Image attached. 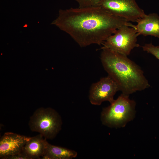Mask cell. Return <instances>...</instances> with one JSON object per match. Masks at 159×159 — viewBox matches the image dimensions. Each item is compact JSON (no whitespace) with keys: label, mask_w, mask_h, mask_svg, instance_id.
<instances>
[{"label":"cell","mask_w":159,"mask_h":159,"mask_svg":"<svg viewBox=\"0 0 159 159\" xmlns=\"http://www.w3.org/2000/svg\"><path fill=\"white\" fill-rule=\"evenodd\" d=\"M78 4L79 7L96 6L97 0H74Z\"/></svg>","instance_id":"cell-13"},{"label":"cell","mask_w":159,"mask_h":159,"mask_svg":"<svg viewBox=\"0 0 159 159\" xmlns=\"http://www.w3.org/2000/svg\"><path fill=\"white\" fill-rule=\"evenodd\" d=\"M118 91L117 85L110 77L108 75L102 77L91 85L89 95L90 102L95 105H100L105 101L111 103L115 100L114 96Z\"/></svg>","instance_id":"cell-7"},{"label":"cell","mask_w":159,"mask_h":159,"mask_svg":"<svg viewBox=\"0 0 159 159\" xmlns=\"http://www.w3.org/2000/svg\"><path fill=\"white\" fill-rule=\"evenodd\" d=\"M62 124L60 115L55 110L41 108L30 117L29 125L32 131L39 132L46 139L51 140L59 132Z\"/></svg>","instance_id":"cell-4"},{"label":"cell","mask_w":159,"mask_h":159,"mask_svg":"<svg viewBox=\"0 0 159 159\" xmlns=\"http://www.w3.org/2000/svg\"><path fill=\"white\" fill-rule=\"evenodd\" d=\"M77 155V152L74 150L48 143L42 159H72L76 158Z\"/></svg>","instance_id":"cell-11"},{"label":"cell","mask_w":159,"mask_h":159,"mask_svg":"<svg viewBox=\"0 0 159 159\" xmlns=\"http://www.w3.org/2000/svg\"><path fill=\"white\" fill-rule=\"evenodd\" d=\"M41 134L30 137L21 152L29 159H40L45 154L48 143Z\"/></svg>","instance_id":"cell-10"},{"label":"cell","mask_w":159,"mask_h":159,"mask_svg":"<svg viewBox=\"0 0 159 159\" xmlns=\"http://www.w3.org/2000/svg\"><path fill=\"white\" fill-rule=\"evenodd\" d=\"M102 65L117 85L122 93L129 95L150 86L141 68L127 56L110 49L102 48Z\"/></svg>","instance_id":"cell-2"},{"label":"cell","mask_w":159,"mask_h":159,"mask_svg":"<svg viewBox=\"0 0 159 159\" xmlns=\"http://www.w3.org/2000/svg\"><path fill=\"white\" fill-rule=\"evenodd\" d=\"M51 24L69 35L82 47L102 44L123 26L135 28V25L97 6L60 9Z\"/></svg>","instance_id":"cell-1"},{"label":"cell","mask_w":159,"mask_h":159,"mask_svg":"<svg viewBox=\"0 0 159 159\" xmlns=\"http://www.w3.org/2000/svg\"><path fill=\"white\" fill-rule=\"evenodd\" d=\"M142 48L144 51L152 54L159 60V46H155L150 43L145 44Z\"/></svg>","instance_id":"cell-12"},{"label":"cell","mask_w":159,"mask_h":159,"mask_svg":"<svg viewBox=\"0 0 159 159\" xmlns=\"http://www.w3.org/2000/svg\"><path fill=\"white\" fill-rule=\"evenodd\" d=\"M110 104L101 113V121L104 125L112 128L124 127L134 118L136 103L129 95L122 93Z\"/></svg>","instance_id":"cell-3"},{"label":"cell","mask_w":159,"mask_h":159,"mask_svg":"<svg viewBox=\"0 0 159 159\" xmlns=\"http://www.w3.org/2000/svg\"><path fill=\"white\" fill-rule=\"evenodd\" d=\"M138 36L135 28L123 26L107 38L102 44V48L107 49L127 56L133 49L140 46L137 42Z\"/></svg>","instance_id":"cell-5"},{"label":"cell","mask_w":159,"mask_h":159,"mask_svg":"<svg viewBox=\"0 0 159 159\" xmlns=\"http://www.w3.org/2000/svg\"><path fill=\"white\" fill-rule=\"evenodd\" d=\"M4 159H29L26 155L21 152L19 153L6 157Z\"/></svg>","instance_id":"cell-14"},{"label":"cell","mask_w":159,"mask_h":159,"mask_svg":"<svg viewBox=\"0 0 159 159\" xmlns=\"http://www.w3.org/2000/svg\"><path fill=\"white\" fill-rule=\"evenodd\" d=\"M30 138L12 132L5 133L0 139V158L21 153Z\"/></svg>","instance_id":"cell-8"},{"label":"cell","mask_w":159,"mask_h":159,"mask_svg":"<svg viewBox=\"0 0 159 159\" xmlns=\"http://www.w3.org/2000/svg\"><path fill=\"white\" fill-rule=\"evenodd\" d=\"M96 6L130 22H137L146 14L135 0H97Z\"/></svg>","instance_id":"cell-6"},{"label":"cell","mask_w":159,"mask_h":159,"mask_svg":"<svg viewBox=\"0 0 159 159\" xmlns=\"http://www.w3.org/2000/svg\"><path fill=\"white\" fill-rule=\"evenodd\" d=\"M135 25L139 36H151L159 39V16L156 13L145 15Z\"/></svg>","instance_id":"cell-9"}]
</instances>
